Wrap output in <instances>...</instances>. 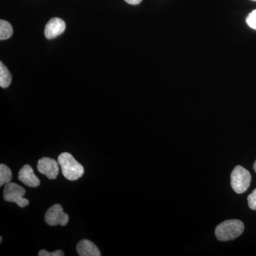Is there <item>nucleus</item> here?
Here are the masks:
<instances>
[{"label":"nucleus","instance_id":"f257e3e1","mask_svg":"<svg viewBox=\"0 0 256 256\" xmlns=\"http://www.w3.org/2000/svg\"><path fill=\"white\" fill-rule=\"evenodd\" d=\"M58 162L64 178L69 181H76L84 174V166L70 153H62Z\"/></svg>","mask_w":256,"mask_h":256},{"label":"nucleus","instance_id":"f03ea898","mask_svg":"<svg viewBox=\"0 0 256 256\" xmlns=\"http://www.w3.org/2000/svg\"><path fill=\"white\" fill-rule=\"evenodd\" d=\"M244 224L240 220H226L216 227V236L220 242L234 240L244 233Z\"/></svg>","mask_w":256,"mask_h":256},{"label":"nucleus","instance_id":"7ed1b4c3","mask_svg":"<svg viewBox=\"0 0 256 256\" xmlns=\"http://www.w3.org/2000/svg\"><path fill=\"white\" fill-rule=\"evenodd\" d=\"M232 186L236 193L238 194L245 193L250 188L252 174L242 166H237L232 172Z\"/></svg>","mask_w":256,"mask_h":256},{"label":"nucleus","instance_id":"20e7f679","mask_svg":"<svg viewBox=\"0 0 256 256\" xmlns=\"http://www.w3.org/2000/svg\"><path fill=\"white\" fill-rule=\"evenodd\" d=\"M26 190L14 183L6 184L4 188V198L5 201L15 203L21 208H24L30 204V201L24 198Z\"/></svg>","mask_w":256,"mask_h":256},{"label":"nucleus","instance_id":"39448f33","mask_svg":"<svg viewBox=\"0 0 256 256\" xmlns=\"http://www.w3.org/2000/svg\"><path fill=\"white\" fill-rule=\"evenodd\" d=\"M45 220L50 226H66L69 222V216L64 212L63 207L60 204H55L47 210Z\"/></svg>","mask_w":256,"mask_h":256},{"label":"nucleus","instance_id":"423d86ee","mask_svg":"<svg viewBox=\"0 0 256 256\" xmlns=\"http://www.w3.org/2000/svg\"><path fill=\"white\" fill-rule=\"evenodd\" d=\"M60 163L55 160L44 158L38 161L37 168L41 174L50 180H56L60 174Z\"/></svg>","mask_w":256,"mask_h":256},{"label":"nucleus","instance_id":"0eeeda50","mask_svg":"<svg viewBox=\"0 0 256 256\" xmlns=\"http://www.w3.org/2000/svg\"><path fill=\"white\" fill-rule=\"evenodd\" d=\"M66 25L65 22L60 18H53L47 24L45 28V36L47 40H54L65 32Z\"/></svg>","mask_w":256,"mask_h":256},{"label":"nucleus","instance_id":"6e6552de","mask_svg":"<svg viewBox=\"0 0 256 256\" xmlns=\"http://www.w3.org/2000/svg\"><path fill=\"white\" fill-rule=\"evenodd\" d=\"M18 180L30 188H38L41 184L32 166L28 164L24 166L22 169L20 170Z\"/></svg>","mask_w":256,"mask_h":256},{"label":"nucleus","instance_id":"1a4fd4ad","mask_svg":"<svg viewBox=\"0 0 256 256\" xmlns=\"http://www.w3.org/2000/svg\"><path fill=\"white\" fill-rule=\"evenodd\" d=\"M77 252L80 256H100L98 248L88 240H82L77 246Z\"/></svg>","mask_w":256,"mask_h":256},{"label":"nucleus","instance_id":"9d476101","mask_svg":"<svg viewBox=\"0 0 256 256\" xmlns=\"http://www.w3.org/2000/svg\"><path fill=\"white\" fill-rule=\"evenodd\" d=\"M12 76L8 68L0 62V86L6 88L11 85Z\"/></svg>","mask_w":256,"mask_h":256},{"label":"nucleus","instance_id":"9b49d317","mask_svg":"<svg viewBox=\"0 0 256 256\" xmlns=\"http://www.w3.org/2000/svg\"><path fill=\"white\" fill-rule=\"evenodd\" d=\"M14 33L12 26L8 22L4 20H0V40H9Z\"/></svg>","mask_w":256,"mask_h":256},{"label":"nucleus","instance_id":"f8f14e48","mask_svg":"<svg viewBox=\"0 0 256 256\" xmlns=\"http://www.w3.org/2000/svg\"><path fill=\"white\" fill-rule=\"evenodd\" d=\"M12 180V172L10 168L5 164L0 165V186L11 182Z\"/></svg>","mask_w":256,"mask_h":256},{"label":"nucleus","instance_id":"ddd939ff","mask_svg":"<svg viewBox=\"0 0 256 256\" xmlns=\"http://www.w3.org/2000/svg\"><path fill=\"white\" fill-rule=\"evenodd\" d=\"M246 22L250 28L256 30V10H254L248 15L246 18Z\"/></svg>","mask_w":256,"mask_h":256},{"label":"nucleus","instance_id":"4468645a","mask_svg":"<svg viewBox=\"0 0 256 256\" xmlns=\"http://www.w3.org/2000/svg\"><path fill=\"white\" fill-rule=\"evenodd\" d=\"M248 202L250 210H256V190H254L252 194L248 197Z\"/></svg>","mask_w":256,"mask_h":256},{"label":"nucleus","instance_id":"2eb2a0df","mask_svg":"<svg viewBox=\"0 0 256 256\" xmlns=\"http://www.w3.org/2000/svg\"><path fill=\"white\" fill-rule=\"evenodd\" d=\"M65 256L62 250H56L53 252H47L46 250H42L38 252V256Z\"/></svg>","mask_w":256,"mask_h":256},{"label":"nucleus","instance_id":"dca6fc26","mask_svg":"<svg viewBox=\"0 0 256 256\" xmlns=\"http://www.w3.org/2000/svg\"><path fill=\"white\" fill-rule=\"evenodd\" d=\"M128 4L131 5H138L142 2V0H124Z\"/></svg>","mask_w":256,"mask_h":256},{"label":"nucleus","instance_id":"f3484780","mask_svg":"<svg viewBox=\"0 0 256 256\" xmlns=\"http://www.w3.org/2000/svg\"><path fill=\"white\" fill-rule=\"evenodd\" d=\"M254 170H255V172H256V161L255 164H254Z\"/></svg>","mask_w":256,"mask_h":256},{"label":"nucleus","instance_id":"a211bd4d","mask_svg":"<svg viewBox=\"0 0 256 256\" xmlns=\"http://www.w3.org/2000/svg\"><path fill=\"white\" fill-rule=\"evenodd\" d=\"M0 244H2V237H0Z\"/></svg>","mask_w":256,"mask_h":256},{"label":"nucleus","instance_id":"6ab92c4d","mask_svg":"<svg viewBox=\"0 0 256 256\" xmlns=\"http://www.w3.org/2000/svg\"><path fill=\"white\" fill-rule=\"evenodd\" d=\"M254 1H256V0H254Z\"/></svg>","mask_w":256,"mask_h":256}]
</instances>
